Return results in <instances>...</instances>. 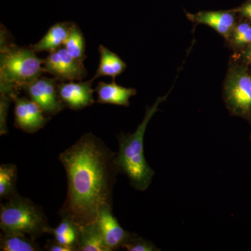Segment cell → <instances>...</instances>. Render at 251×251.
Masks as SVG:
<instances>
[{
	"label": "cell",
	"instance_id": "obj_11",
	"mask_svg": "<svg viewBox=\"0 0 251 251\" xmlns=\"http://www.w3.org/2000/svg\"><path fill=\"white\" fill-rule=\"evenodd\" d=\"M188 19L207 25L225 36H229L234 28V16L232 11H202L196 14H187Z\"/></svg>",
	"mask_w": 251,
	"mask_h": 251
},
{
	"label": "cell",
	"instance_id": "obj_18",
	"mask_svg": "<svg viewBox=\"0 0 251 251\" xmlns=\"http://www.w3.org/2000/svg\"><path fill=\"white\" fill-rule=\"evenodd\" d=\"M64 48L77 62L83 64L85 54V39L83 34L75 23H72Z\"/></svg>",
	"mask_w": 251,
	"mask_h": 251
},
{
	"label": "cell",
	"instance_id": "obj_5",
	"mask_svg": "<svg viewBox=\"0 0 251 251\" xmlns=\"http://www.w3.org/2000/svg\"><path fill=\"white\" fill-rule=\"evenodd\" d=\"M58 82L55 77L49 78L41 75L24 86L23 90L31 100L40 107L45 115H54L66 107L59 98L57 91Z\"/></svg>",
	"mask_w": 251,
	"mask_h": 251
},
{
	"label": "cell",
	"instance_id": "obj_24",
	"mask_svg": "<svg viewBox=\"0 0 251 251\" xmlns=\"http://www.w3.org/2000/svg\"><path fill=\"white\" fill-rule=\"evenodd\" d=\"M233 13H239L244 17L251 20V0H249L242 6L235 9L231 10Z\"/></svg>",
	"mask_w": 251,
	"mask_h": 251
},
{
	"label": "cell",
	"instance_id": "obj_7",
	"mask_svg": "<svg viewBox=\"0 0 251 251\" xmlns=\"http://www.w3.org/2000/svg\"><path fill=\"white\" fill-rule=\"evenodd\" d=\"M226 100L233 111L240 115L251 112V76L244 69L232 71L226 85Z\"/></svg>",
	"mask_w": 251,
	"mask_h": 251
},
{
	"label": "cell",
	"instance_id": "obj_21",
	"mask_svg": "<svg viewBox=\"0 0 251 251\" xmlns=\"http://www.w3.org/2000/svg\"><path fill=\"white\" fill-rule=\"evenodd\" d=\"M233 41L238 46L251 44V25L248 23H242L233 29Z\"/></svg>",
	"mask_w": 251,
	"mask_h": 251
},
{
	"label": "cell",
	"instance_id": "obj_22",
	"mask_svg": "<svg viewBox=\"0 0 251 251\" xmlns=\"http://www.w3.org/2000/svg\"><path fill=\"white\" fill-rule=\"evenodd\" d=\"M13 101L12 99L4 94L0 96V134L5 135L7 133V120L8 113L10 104Z\"/></svg>",
	"mask_w": 251,
	"mask_h": 251
},
{
	"label": "cell",
	"instance_id": "obj_2",
	"mask_svg": "<svg viewBox=\"0 0 251 251\" xmlns=\"http://www.w3.org/2000/svg\"><path fill=\"white\" fill-rule=\"evenodd\" d=\"M9 31L1 29L0 39V94L12 99L20 90L44 74V59L30 47H22L9 39Z\"/></svg>",
	"mask_w": 251,
	"mask_h": 251
},
{
	"label": "cell",
	"instance_id": "obj_13",
	"mask_svg": "<svg viewBox=\"0 0 251 251\" xmlns=\"http://www.w3.org/2000/svg\"><path fill=\"white\" fill-rule=\"evenodd\" d=\"M72 22L56 23L39 42L29 47L35 52H52L64 46Z\"/></svg>",
	"mask_w": 251,
	"mask_h": 251
},
{
	"label": "cell",
	"instance_id": "obj_4",
	"mask_svg": "<svg viewBox=\"0 0 251 251\" xmlns=\"http://www.w3.org/2000/svg\"><path fill=\"white\" fill-rule=\"evenodd\" d=\"M0 227L3 233L28 234L33 239L49 234L52 228L42 209L31 200L19 195L1 204Z\"/></svg>",
	"mask_w": 251,
	"mask_h": 251
},
{
	"label": "cell",
	"instance_id": "obj_8",
	"mask_svg": "<svg viewBox=\"0 0 251 251\" xmlns=\"http://www.w3.org/2000/svg\"><path fill=\"white\" fill-rule=\"evenodd\" d=\"M15 102V122L16 128L28 133L40 130L49 121L40 107L30 99L16 97Z\"/></svg>",
	"mask_w": 251,
	"mask_h": 251
},
{
	"label": "cell",
	"instance_id": "obj_1",
	"mask_svg": "<svg viewBox=\"0 0 251 251\" xmlns=\"http://www.w3.org/2000/svg\"><path fill=\"white\" fill-rule=\"evenodd\" d=\"M116 153L100 138L85 133L59 156L67 173V197L61 218L79 227L96 222L100 206H112V190L119 173Z\"/></svg>",
	"mask_w": 251,
	"mask_h": 251
},
{
	"label": "cell",
	"instance_id": "obj_12",
	"mask_svg": "<svg viewBox=\"0 0 251 251\" xmlns=\"http://www.w3.org/2000/svg\"><path fill=\"white\" fill-rule=\"evenodd\" d=\"M98 96L97 102L101 104H112V105L128 106L129 99L136 94V90L133 88H126L115 83L100 82L95 88Z\"/></svg>",
	"mask_w": 251,
	"mask_h": 251
},
{
	"label": "cell",
	"instance_id": "obj_3",
	"mask_svg": "<svg viewBox=\"0 0 251 251\" xmlns=\"http://www.w3.org/2000/svg\"><path fill=\"white\" fill-rule=\"evenodd\" d=\"M168 94L158 97L152 106L147 108L143 120L134 133L122 134L119 137L120 148L115 156L117 168L119 172L127 176L132 186L139 191L148 189L154 175V172L145 159L144 136L149 122L158 111L160 103L166 100Z\"/></svg>",
	"mask_w": 251,
	"mask_h": 251
},
{
	"label": "cell",
	"instance_id": "obj_15",
	"mask_svg": "<svg viewBox=\"0 0 251 251\" xmlns=\"http://www.w3.org/2000/svg\"><path fill=\"white\" fill-rule=\"evenodd\" d=\"M77 251H110L97 221L80 227Z\"/></svg>",
	"mask_w": 251,
	"mask_h": 251
},
{
	"label": "cell",
	"instance_id": "obj_17",
	"mask_svg": "<svg viewBox=\"0 0 251 251\" xmlns=\"http://www.w3.org/2000/svg\"><path fill=\"white\" fill-rule=\"evenodd\" d=\"M0 250L3 251H41L35 239L23 233H3L0 238Z\"/></svg>",
	"mask_w": 251,
	"mask_h": 251
},
{
	"label": "cell",
	"instance_id": "obj_14",
	"mask_svg": "<svg viewBox=\"0 0 251 251\" xmlns=\"http://www.w3.org/2000/svg\"><path fill=\"white\" fill-rule=\"evenodd\" d=\"M100 54V64L92 80L102 76H110L115 81V77L120 75L126 69V64L122 59L103 45L99 47Z\"/></svg>",
	"mask_w": 251,
	"mask_h": 251
},
{
	"label": "cell",
	"instance_id": "obj_25",
	"mask_svg": "<svg viewBox=\"0 0 251 251\" xmlns=\"http://www.w3.org/2000/svg\"><path fill=\"white\" fill-rule=\"evenodd\" d=\"M247 58L249 59V60L251 61V45L247 51Z\"/></svg>",
	"mask_w": 251,
	"mask_h": 251
},
{
	"label": "cell",
	"instance_id": "obj_19",
	"mask_svg": "<svg viewBox=\"0 0 251 251\" xmlns=\"http://www.w3.org/2000/svg\"><path fill=\"white\" fill-rule=\"evenodd\" d=\"M17 167L14 164L0 166V198L9 200L18 193L16 191Z\"/></svg>",
	"mask_w": 251,
	"mask_h": 251
},
{
	"label": "cell",
	"instance_id": "obj_23",
	"mask_svg": "<svg viewBox=\"0 0 251 251\" xmlns=\"http://www.w3.org/2000/svg\"><path fill=\"white\" fill-rule=\"evenodd\" d=\"M46 250L49 251H75L72 248L67 247L56 240H48L45 245Z\"/></svg>",
	"mask_w": 251,
	"mask_h": 251
},
{
	"label": "cell",
	"instance_id": "obj_10",
	"mask_svg": "<svg viewBox=\"0 0 251 251\" xmlns=\"http://www.w3.org/2000/svg\"><path fill=\"white\" fill-rule=\"evenodd\" d=\"M105 245L110 251H116L125 244L133 234L126 231L112 212V206L105 204L99 209L97 220Z\"/></svg>",
	"mask_w": 251,
	"mask_h": 251
},
{
	"label": "cell",
	"instance_id": "obj_9",
	"mask_svg": "<svg viewBox=\"0 0 251 251\" xmlns=\"http://www.w3.org/2000/svg\"><path fill=\"white\" fill-rule=\"evenodd\" d=\"M93 80L75 82H59L57 91L59 98L66 107L74 110H80L94 103L95 90L92 88Z\"/></svg>",
	"mask_w": 251,
	"mask_h": 251
},
{
	"label": "cell",
	"instance_id": "obj_16",
	"mask_svg": "<svg viewBox=\"0 0 251 251\" xmlns=\"http://www.w3.org/2000/svg\"><path fill=\"white\" fill-rule=\"evenodd\" d=\"M80 227L72 220L62 218V221L55 228H51L50 233L52 234L54 240L77 251Z\"/></svg>",
	"mask_w": 251,
	"mask_h": 251
},
{
	"label": "cell",
	"instance_id": "obj_20",
	"mask_svg": "<svg viewBox=\"0 0 251 251\" xmlns=\"http://www.w3.org/2000/svg\"><path fill=\"white\" fill-rule=\"evenodd\" d=\"M123 249H126L128 251H157L159 249H157L156 246L152 243L143 239L141 237H137L131 236L128 240L122 246Z\"/></svg>",
	"mask_w": 251,
	"mask_h": 251
},
{
	"label": "cell",
	"instance_id": "obj_6",
	"mask_svg": "<svg viewBox=\"0 0 251 251\" xmlns=\"http://www.w3.org/2000/svg\"><path fill=\"white\" fill-rule=\"evenodd\" d=\"M43 70L53 75L59 82L82 81L87 74L83 64L74 59L64 46L50 52L44 59Z\"/></svg>",
	"mask_w": 251,
	"mask_h": 251
}]
</instances>
